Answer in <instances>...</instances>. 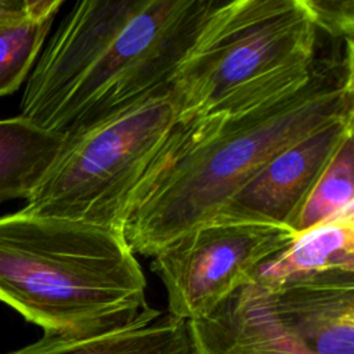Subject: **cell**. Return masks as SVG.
Returning a JSON list of instances; mask_svg holds the SVG:
<instances>
[{
    "instance_id": "6da1fadb",
    "label": "cell",
    "mask_w": 354,
    "mask_h": 354,
    "mask_svg": "<svg viewBox=\"0 0 354 354\" xmlns=\"http://www.w3.org/2000/svg\"><path fill=\"white\" fill-rule=\"evenodd\" d=\"M322 55L310 80L288 95L238 115L180 120L131 199L123 235L134 253L153 256L213 218L272 156L354 115L353 41Z\"/></svg>"
},
{
    "instance_id": "7a4b0ae2",
    "label": "cell",
    "mask_w": 354,
    "mask_h": 354,
    "mask_svg": "<svg viewBox=\"0 0 354 354\" xmlns=\"http://www.w3.org/2000/svg\"><path fill=\"white\" fill-rule=\"evenodd\" d=\"M220 3H76L32 69L19 116L68 137L170 88Z\"/></svg>"
},
{
    "instance_id": "3957f363",
    "label": "cell",
    "mask_w": 354,
    "mask_h": 354,
    "mask_svg": "<svg viewBox=\"0 0 354 354\" xmlns=\"http://www.w3.org/2000/svg\"><path fill=\"white\" fill-rule=\"evenodd\" d=\"M120 231L17 212L0 217V301L44 333L95 335L149 306Z\"/></svg>"
},
{
    "instance_id": "277c9868",
    "label": "cell",
    "mask_w": 354,
    "mask_h": 354,
    "mask_svg": "<svg viewBox=\"0 0 354 354\" xmlns=\"http://www.w3.org/2000/svg\"><path fill=\"white\" fill-rule=\"evenodd\" d=\"M321 37L304 0L221 1L177 69L178 120L238 115L304 86Z\"/></svg>"
},
{
    "instance_id": "5b68a950",
    "label": "cell",
    "mask_w": 354,
    "mask_h": 354,
    "mask_svg": "<svg viewBox=\"0 0 354 354\" xmlns=\"http://www.w3.org/2000/svg\"><path fill=\"white\" fill-rule=\"evenodd\" d=\"M180 126L170 88L65 137L24 214L120 231L141 183Z\"/></svg>"
},
{
    "instance_id": "8992f818",
    "label": "cell",
    "mask_w": 354,
    "mask_h": 354,
    "mask_svg": "<svg viewBox=\"0 0 354 354\" xmlns=\"http://www.w3.org/2000/svg\"><path fill=\"white\" fill-rule=\"evenodd\" d=\"M187 329L191 354H354V271L250 282Z\"/></svg>"
},
{
    "instance_id": "52a82bcc",
    "label": "cell",
    "mask_w": 354,
    "mask_h": 354,
    "mask_svg": "<svg viewBox=\"0 0 354 354\" xmlns=\"http://www.w3.org/2000/svg\"><path fill=\"white\" fill-rule=\"evenodd\" d=\"M296 232L288 227L213 217L153 254L151 270L160 278L169 314L192 321L210 314L259 267L283 250Z\"/></svg>"
},
{
    "instance_id": "ba28073f",
    "label": "cell",
    "mask_w": 354,
    "mask_h": 354,
    "mask_svg": "<svg viewBox=\"0 0 354 354\" xmlns=\"http://www.w3.org/2000/svg\"><path fill=\"white\" fill-rule=\"evenodd\" d=\"M354 115L340 118L272 156L214 216L283 225L296 232L301 209L339 147L353 136Z\"/></svg>"
},
{
    "instance_id": "9c48e42d",
    "label": "cell",
    "mask_w": 354,
    "mask_h": 354,
    "mask_svg": "<svg viewBox=\"0 0 354 354\" xmlns=\"http://www.w3.org/2000/svg\"><path fill=\"white\" fill-rule=\"evenodd\" d=\"M6 354H191L187 322L148 307L130 324L95 335L44 333Z\"/></svg>"
},
{
    "instance_id": "30bf717a",
    "label": "cell",
    "mask_w": 354,
    "mask_h": 354,
    "mask_svg": "<svg viewBox=\"0 0 354 354\" xmlns=\"http://www.w3.org/2000/svg\"><path fill=\"white\" fill-rule=\"evenodd\" d=\"M336 270L354 271V207L296 232L283 250L259 267L253 282L275 288L290 279Z\"/></svg>"
},
{
    "instance_id": "8fae6325",
    "label": "cell",
    "mask_w": 354,
    "mask_h": 354,
    "mask_svg": "<svg viewBox=\"0 0 354 354\" xmlns=\"http://www.w3.org/2000/svg\"><path fill=\"white\" fill-rule=\"evenodd\" d=\"M65 136L17 116L0 119V202L28 201L57 159Z\"/></svg>"
},
{
    "instance_id": "7c38bea8",
    "label": "cell",
    "mask_w": 354,
    "mask_h": 354,
    "mask_svg": "<svg viewBox=\"0 0 354 354\" xmlns=\"http://www.w3.org/2000/svg\"><path fill=\"white\" fill-rule=\"evenodd\" d=\"M62 4L54 0L47 10L0 28V97L14 93L28 77Z\"/></svg>"
},
{
    "instance_id": "4fadbf2b",
    "label": "cell",
    "mask_w": 354,
    "mask_h": 354,
    "mask_svg": "<svg viewBox=\"0 0 354 354\" xmlns=\"http://www.w3.org/2000/svg\"><path fill=\"white\" fill-rule=\"evenodd\" d=\"M354 207V144L353 136L336 151L329 166L307 198L296 232L326 221Z\"/></svg>"
},
{
    "instance_id": "5bb4252c",
    "label": "cell",
    "mask_w": 354,
    "mask_h": 354,
    "mask_svg": "<svg viewBox=\"0 0 354 354\" xmlns=\"http://www.w3.org/2000/svg\"><path fill=\"white\" fill-rule=\"evenodd\" d=\"M304 3L314 17L319 36L333 43L353 40V0H304Z\"/></svg>"
},
{
    "instance_id": "9a60e30c",
    "label": "cell",
    "mask_w": 354,
    "mask_h": 354,
    "mask_svg": "<svg viewBox=\"0 0 354 354\" xmlns=\"http://www.w3.org/2000/svg\"><path fill=\"white\" fill-rule=\"evenodd\" d=\"M54 0H0V28L47 10Z\"/></svg>"
}]
</instances>
